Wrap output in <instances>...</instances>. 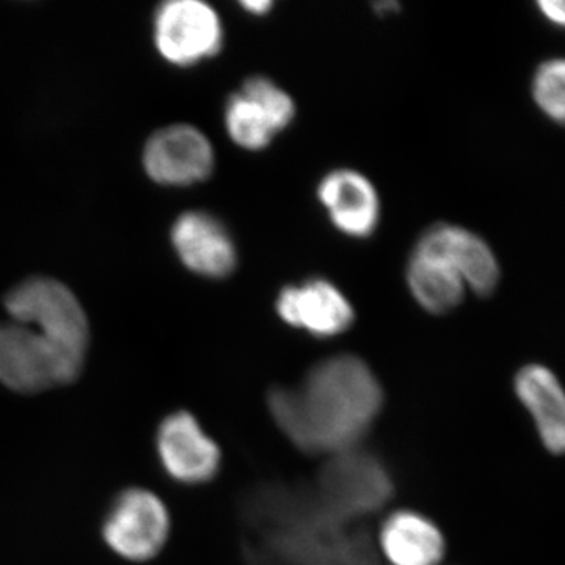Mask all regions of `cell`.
I'll return each mask as SVG.
<instances>
[{
	"instance_id": "6da1fadb",
	"label": "cell",
	"mask_w": 565,
	"mask_h": 565,
	"mask_svg": "<svg viewBox=\"0 0 565 565\" xmlns=\"http://www.w3.org/2000/svg\"><path fill=\"white\" fill-rule=\"evenodd\" d=\"M0 323V384L33 394L73 384L90 344L87 315L63 282L33 277L6 297Z\"/></svg>"
},
{
	"instance_id": "7a4b0ae2",
	"label": "cell",
	"mask_w": 565,
	"mask_h": 565,
	"mask_svg": "<svg viewBox=\"0 0 565 565\" xmlns=\"http://www.w3.org/2000/svg\"><path fill=\"white\" fill-rule=\"evenodd\" d=\"M248 565H373L375 546L363 523L321 503L313 489L264 484L243 504Z\"/></svg>"
},
{
	"instance_id": "3957f363",
	"label": "cell",
	"mask_w": 565,
	"mask_h": 565,
	"mask_svg": "<svg viewBox=\"0 0 565 565\" xmlns=\"http://www.w3.org/2000/svg\"><path fill=\"white\" fill-rule=\"evenodd\" d=\"M382 404L371 367L348 353L315 364L299 385L277 386L267 397L270 415L296 448L329 457L356 448Z\"/></svg>"
},
{
	"instance_id": "277c9868",
	"label": "cell",
	"mask_w": 565,
	"mask_h": 565,
	"mask_svg": "<svg viewBox=\"0 0 565 565\" xmlns=\"http://www.w3.org/2000/svg\"><path fill=\"white\" fill-rule=\"evenodd\" d=\"M313 490L333 514L362 523L388 503L394 487L390 471L377 457L353 448L329 457Z\"/></svg>"
},
{
	"instance_id": "5b68a950",
	"label": "cell",
	"mask_w": 565,
	"mask_h": 565,
	"mask_svg": "<svg viewBox=\"0 0 565 565\" xmlns=\"http://www.w3.org/2000/svg\"><path fill=\"white\" fill-rule=\"evenodd\" d=\"M170 534V515L158 494L128 489L118 494L103 522L104 542L111 552L147 563L162 552Z\"/></svg>"
},
{
	"instance_id": "8992f818",
	"label": "cell",
	"mask_w": 565,
	"mask_h": 565,
	"mask_svg": "<svg viewBox=\"0 0 565 565\" xmlns=\"http://www.w3.org/2000/svg\"><path fill=\"white\" fill-rule=\"evenodd\" d=\"M154 43L167 62L191 66L214 57L223 46L221 18L199 0H172L154 14Z\"/></svg>"
},
{
	"instance_id": "52a82bcc",
	"label": "cell",
	"mask_w": 565,
	"mask_h": 565,
	"mask_svg": "<svg viewBox=\"0 0 565 565\" xmlns=\"http://www.w3.org/2000/svg\"><path fill=\"white\" fill-rule=\"evenodd\" d=\"M215 158L211 141L191 125H172L152 134L145 145L143 167L162 185H192L211 177Z\"/></svg>"
},
{
	"instance_id": "ba28073f",
	"label": "cell",
	"mask_w": 565,
	"mask_h": 565,
	"mask_svg": "<svg viewBox=\"0 0 565 565\" xmlns=\"http://www.w3.org/2000/svg\"><path fill=\"white\" fill-rule=\"evenodd\" d=\"M156 448L166 473L181 484H204L221 468V449L189 412H174L163 419Z\"/></svg>"
},
{
	"instance_id": "9c48e42d",
	"label": "cell",
	"mask_w": 565,
	"mask_h": 565,
	"mask_svg": "<svg viewBox=\"0 0 565 565\" xmlns=\"http://www.w3.org/2000/svg\"><path fill=\"white\" fill-rule=\"evenodd\" d=\"M415 250L440 256L476 296H492L500 285V263L492 247L463 226L452 223L430 226L419 237Z\"/></svg>"
},
{
	"instance_id": "30bf717a",
	"label": "cell",
	"mask_w": 565,
	"mask_h": 565,
	"mask_svg": "<svg viewBox=\"0 0 565 565\" xmlns=\"http://www.w3.org/2000/svg\"><path fill=\"white\" fill-rule=\"evenodd\" d=\"M275 307L281 321L319 338L344 333L355 318L348 297L322 278L286 286L278 294Z\"/></svg>"
},
{
	"instance_id": "8fae6325",
	"label": "cell",
	"mask_w": 565,
	"mask_h": 565,
	"mask_svg": "<svg viewBox=\"0 0 565 565\" xmlns=\"http://www.w3.org/2000/svg\"><path fill=\"white\" fill-rule=\"evenodd\" d=\"M172 244L181 263L193 274L225 278L236 269L237 250L232 234L210 212L181 214L172 228Z\"/></svg>"
},
{
	"instance_id": "7c38bea8",
	"label": "cell",
	"mask_w": 565,
	"mask_h": 565,
	"mask_svg": "<svg viewBox=\"0 0 565 565\" xmlns=\"http://www.w3.org/2000/svg\"><path fill=\"white\" fill-rule=\"evenodd\" d=\"M318 199L330 221L349 237L371 236L381 217V200L373 182L351 169L327 173L318 185Z\"/></svg>"
},
{
	"instance_id": "4fadbf2b",
	"label": "cell",
	"mask_w": 565,
	"mask_h": 565,
	"mask_svg": "<svg viewBox=\"0 0 565 565\" xmlns=\"http://www.w3.org/2000/svg\"><path fill=\"white\" fill-rule=\"evenodd\" d=\"M520 403L533 416L542 444L552 455H565V390L550 367L541 363L523 366L515 375Z\"/></svg>"
},
{
	"instance_id": "5bb4252c",
	"label": "cell",
	"mask_w": 565,
	"mask_h": 565,
	"mask_svg": "<svg viewBox=\"0 0 565 565\" xmlns=\"http://www.w3.org/2000/svg\"><path fill=\"white\" fill-rule=\"evenodd\" d=\"M377 542L392 565H438L446 553L440 527L415 511H397L386 516Z\"/></svg>"
},
{
	"instance_id": "9a60e30c",
	"label": "cell",
	"mask_w": 565,
	"mask_h": 565,
	"mask_svg": "<svg viewBox=\"0 0 565 565\" xmlns=\"http://www.w3.org/2000/svg\"><path fill=\"white\" fill-rule=\"evenodd\" d=\"M407 282L416 302L434 315H445L462 303L467 286L440 256L414 250L407 266Z\"/></svg>"
},
{
	"instance_id": "2e32d148",
	"label": "cell",
	"mask_w": 565,
	"mask_h": 565,
	"mask_svg": "<svg viewBox=\"0 0 565 565\" xmlns=\"http://www.w3.org/2000/svg\"><path fill=\"white\" fill-rule=\"evenodd\" d=\"M225 126L234 143L248 151L269 147L277 134L263 107L243 92L234 93L226 102Z\"/></svg>"
},
{
	"instance_id": "e0dca14e",
	"label": "cell",
	"mask_w": 565,
	"mask_h": 565,
	"mask_svg": "<svg viewBox=\"0 0 565 565\" xmlns=\"http://www.w3.org/2000/svg\"><path fill=\"white\" fill-rule=\"evenodd\" d=\"M531 95L550 121L565 128V57L539 63L531 81Z\"/></svg>"
},
{
	"instance_id": "ac0fdd59",
	"label": "cell",
	"mask_w": 565,
	"mask_h": 565,
	"mask_svg": "<svg viewBox=\"0 0 565 565\" xmlns=\"http://www.w3.org/2000/svg\"><path fill=\"white\" fill-rule=\"evenodd\" d=\"M241 92L263 107L277 132L288 128L296 117V104L291 96L269 77L252 76L250 79L244 82Z\"/></svg>"
},
{
	"instance_id": "d6986e66",
	"label": "cell",
	"mask_w": 565,
	"mask_h": 565,
	"mask_svg": "<svg viewBox=\"0 0 565 565\" xmlns=\"http://www.w3.org/2000/svg\"><path fill=\"white\" fill-rule=\"evenodd\" d=\"M535 7H537L539 13L546 22L565 31V2L542 0V2L535 3Z\"/></svg>"
},
{
	"instance_id": "ffe728a7",
	"label": "cell",
	"mask_w": 565,
	"mask_h": 565,
	"mask_svg": "<svg viewBox=\"0 0 565 565\" xmlns=\"http://www.w3.org/2000/svg\"><path fill=\"white\" fill-rule=\"evenodd\" d=\"M243 7L247 13L266 14L273 9L274 3L269 0H248V2H243Z\"/></svg>"
}]
</instances>
